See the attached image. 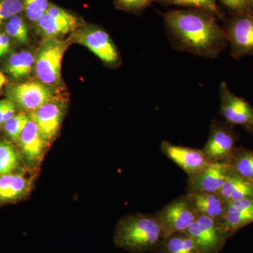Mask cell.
<instances>
[{
    "instance_id": "1",
    "label": "cell",
    "mask_w": 253,
    "mask_h": 253,
    "mask_svg": "<svg viewBox=\"0 0 253 253\" xmlns=\"http://www.w3.org/2000/svg\"><path fill=\"white\" fill-rule=\"evenodd\" d=\"M171 45L176 51L215 59L228 44L217 18L204 10L174 9L163 14Z\"/></svg>"
},
{
    "instance_id": "19",
    "label": "cell",
    "mask_w": 253,
    "mask_h": 253,
    "mask_svg": "<svg viewBox=\"0 0 253 253\" xmlns=\"http://www.w3.org/2000/svg\"><path fill=\"white\" fill-rule=\"evenodd\" d=\"M156 253H199L186 232L174 233L165 237L155 249Z\"/></svg>"
},
{
    "instance_id": "25",
    "label": "cell",
    "mask_w": 253,
    "mask_h": 253,
    "mask_svg": "<svg viewBox=\"0 0 253 253\" xmlns=\"http://www.w3.org/2000/svg\"><path fill=\"white\" fill-rule=\"evenodd\" d=\"M5 33L14 38L21 44H26L29 40V31L27 23L20 14L15 15L6 21L4 24Z\"/></svg>"
},
{
    "instance_id": "4",
    "label": "cell",
    "mask_w": 253,
    "mask_h": 253,
    "mask_svg": "<svg viewBox=\"0 0 253 253\" xmlns=\"http://www.w3.org/2000/svg\"><path fill=\"white\" fill-rule=\"evenodd\" d=\"M69 41L86 46L103 62L111 67L121 63L119 51L111 36L99 26L84 25L71 33Z\"/></svg>"
},
{
    "instance_id": "10",
    "label": "cell",
    "mask_w": 253,
    "mask_h": 253,
    "mask_svg": "<svg viewBox=\"0 0 253 253\" xmlns=\"http://www.w3.org/2000/svg\"><path fill=\"white\" fill-rule=\"evenodd\" d=\"M54 89L41 82L30 81L13 86L9 95L16 106L31 113L49 101L59 99Z\"/></svg>"
},
{
    "instance_id": "20",
    "label": "cell",
    "mask_w": 253,
    "mask_h": 253,
    "mask_svg": "<svg viewBox=\"0 0 253 253\" xmlns=\"http://www.w3.org/2000/svg\"><path fill=\"white\" fill-rule=\"evenodd\" d=\"M36 56L28 51H20L10 56L6 63V72L15 79H22L31 74L35 66Z\"/></svg>"
},
{
    "instance_id": "21",
    "label": "cell",
    "mask_w": 253,
    "mask_h": 253,
    "mask_svg": "<svg viewBox=\"0 0 253 253\" xmlns=\"http://www.w3.org/2000/svg\"><path fill=\"white\" fill-rule=\"evenodd\" d=\"M253 222V211L236 209L226 205L225 214L221 224L229 235Z\"/></svg>"
},
{
    "instance_id": "14",
    "label": "cell",
    "mask_w": 253,
    "mask_h": 253,
    "mask_svg": "<svg viewBox=\"0 0 253 253\" xmlns=\"http://www.w3.org/2000/svg\"><path fill=\"white\" fill-rule=\"evenodd\" d=\"M18 142L25 163L32 169L41 165L50 144L31 118L18 138Z\"/></svg>"
},
{
    "instance_id": "16",
    "label": "cell",
    "mask_w": 253,
    "mask_h": 253,
    "mask_svg": "<svg viewBox=\"0 0 253 253\" xmlns=\"http://www.w3.org/2000/svg\"><path fill=\"white\" fill-rule=\"evenodd\" d=\"M33 179L24 172H14L0 176V204L16 202L31 192Z\"/></svg>"
},
{
    "instance_id": "22",
    "label": "cell",
    "mask_w": 253,
    "mask_h": 253,
    "mask_svg": "<svg viewBox=\"0 0 253 253\" xmlns=\"http://www.w3.org/2000/svg\"><path fill=\"white\" fill-rule=\"evenodd\" d=\"M154 2L163 6H177L186 9L204 10L222 19L224 13L218 5L217 0H154Z\"/></svg>"
},
{
    "instance_id": "2",
    "label": "cell",
    "mask_w": 253,
    "mask_h": 253,
    "mask_svg": "<svg viewBox=\"0 0 253 253\" xmlns=\"http://www.w3.org/2000/svg\"><path fill=\"white\" fill-rule=\"evenodd\" d=\"M164 239L162 229L155 214H128L120 219L113 235L118 249L131 253L154 251Z\"/></svg>"
},
{
    "instance_id": "5",
    "label": "cell",
    "mask_w": 253,
    "mask_h": 253,
    "mask_svg": "<svg viewBox=\"0 0 253 253\" xmlns=\"http://www.w3.org/2000/svg\"><path fill=\"white\" fill-rule=\"evenodd\" d=\"M155 215L164 238L174 233L185 232L199 216L186 194L171 201Z\"/></svg>"
},
{
    "instance_id": "17",
    "label": "cell",
    "mask_w": 253,
    "mask_h": 253,
    "mask_svg": "<svg viewBox=\"0 0 253 253\" xmlns=\"http://www.w3.org/2000/svg\"><path fill=\"white\" fill-rule=\"evenodd\" d=\"M198 215L222 221L227 202L219 193H186Z\"/></svg>"
},
{
    "instance_id": "11",
    "label": "cell",
    "mask_w": 253,
    "mask_h": 253,
    "mask_svg": "<svg viewBox=\"0 0 253 253\" xmlns=\"http://www.w3.org/2000/svg\"><path fill=\"white\" fill-rule=\"evenodd\" d=\"M219 96L220 113L226 123L253 131V107L249 101L231 92L224 81L220 83Z\"/></svg>"
},
{
    "instance_id": "29",
    "label": "cell",
    "mask_w": 253,
    "mask_h": 253,
    "mask_svg": "<svg viewBox=\"0 0 253 253\" xmlns=\"http://www.w3.org/2000/svg\"><path fill=\"white\" fill-rule=\"evenodd\" d=\"M23 11L22 0H0V26Z\"/></svg>"
},
{
    "instance_id": "26",
    "label": "cell",
    "mask_w": 253,
    "mask_h": 253,
    "mask_svg": "<svg viewBox=\"0 0 253 253\" xmlns=\"http://www.w3.org/2000/svg\"><path fill=\"white\" fill-rule=\"evenodd\" d=\"M23 11L26 18L33 24L39 21L49 7V0H22Z\"/></svg>"
},
{
    "instance_id": "6",
    "label": "cell",
    "mask_w": 253,
    "mask_h": 253,
    "mask_svg": "<svg viewBox=\"0 0 253 253\" xmlns=\"http://www.w3.org/2000/svg\"><path fill=\"white\" fill-rule=\"evenodd\" d=\"M194 241L199 253H219L230 235L220 221L199 215L185 231Z\"/></svg>"
},
{
    "instance_id": "34",
    "label": "cell",
    "mask_w": 253,
    "mask_h": 253,
    "mask_svg": "<svg viewBox=\"0 0 253 253\" xmlns=\"http://www.w3.org/2000/svg\"><path fill=\"white\" fill-rule=\"evenodd\" d=\"M250 7H251V11H253V0H249Z\"/></svg>"
},
{
    "instance_id": "13",
    "label": "cell",
    "mask_w": 253,
    "mask_h": 253,
    "mask_svg": "<svg viewBox=\"0 0 253 253\" xmlns=\"http://www.w3.org/2000/svg\"><path fill=\"white\" fill-rule=\"evenodd\" d=\"M232 172L230 162L210 163L202 172L189 179L187 193H219Z\"/></svg>"
},
{
    "instance_id": "18",
    "label": "cell",
    "mask_w": 253,
    "mask_h": 253,
    "mask_svg": "<svg viewBox=\"0 0 253 253\" xmlns=\"http://www.w3.org/2000/svg\"><path fill=\"white\" fill-rule=\"evenodd\" d=\"M226 202L244 199H253V181L233 171L219 193Z\"/></svg>"
},
{
    "instance_id": "32",
    "label": "cell",
    "mask_w": 253,
    "mask_h": 253,
    "mask_svg": "<svg viewBox=\"0 0 253 253\" xmlns=\"http://www.w3.org/2000/svg\"><path fill=\"white\" fill-rule=\"evenodd\" d=\"M10 37L6 33L0 31V57L9 52L11 47Z\"/></svg>"
},
{
    "instance_id": "15",
    "label": "cell",
    "mask_w": 253,
    "mask_h": 253,
    "mask_svg": "<svg viewBox=\"0 0 253 253\" xmlns=\"http://www.w3.org/2000/svg\"><path fill=\"white\" fill-rule=\"evenodd\" d=\"M66 111V104L61 99H56L42 105L29 113L28 116L36 123L40 131L50 143L59 132Z\"/></svg>"
},
{
    "instance_id": "31",
    "label": "cell",
    "mask_w": 253,
    "mask_h": 253,
    "mask_svg": "<svg viewBox=\"0 0 253 253\" xmlns=\"http://www.w3.org/2000/svg\"><path fill=\"white\" fill-rule=\"evenodd\" d=\"M226 8L236 14L251 12L249 0H219Z\"/></svg>"
},
{
    "instance_id": "24",
    "label": "cell",
    "mask_w": 253,
    "mask_h": 253,
    "mask_svg": "<svg viewBox=\"0 0 253 253\" xmlns=\"http://www.w3.org/2000/svg\"><path fill=\"white\" fill-rule=\"evenodd\" d=\"M230 163L234 172L242 177L253 181V151L237 149L231 158Z\"/></svg>"
},
{
    "instance_id": "28",
    "label": "cell",
    "mask_w": 253,
    "mask_h": 253,
    "mask_svg": "<svg viewBox=\"0 0 253 253\" xmlns=\"http://www.w3.org/2000/svg\"><path fill=\"white\" fill-rule=\"evenodd\" d=\"M152 3L154 0H114L116 9L133 14H140Z\"/></svg>"
},
{
    "instance_id": "3",
    "label": "cell",
    "mask_w": 253,
    "mask_h": 253,
    "mask_svg": "<svg viewBox=\"0 0 253 253\" xmlns=\"http://www.w3.org/2000/svg\"><path fill=\"white\" fill-rule=\"evenodd\" d=\"M69 39L44 38L36 55L35 73L40 82L56 87L61 83V63L71 44Z\"/></svg>"
},
{
    "instance_id": "8",
    "label": "cell",
    "mask_w": 253,
    "mask_h": 253,
    "mask_svg": "<svg viewBox=\"0 0 253 253\" xmlns=\"http://www.w3.org/2000/svg\"><path fill=\"white\" fill-rule=\"evenodd\" d=\"M236 150L235 134L230 124L212 121L209 137L202 149L208 161L230 162Z\"/></svg>"
},
{
    "instance_id": "9",
    "label": "cell",
    "mask_w": 253,
    "mask_h": 253,
    "mask_svg": "<svg viewBox=\"0 0 253 253\" xmlns=\"http://www.w3.org/2000/svg\"><path fill=\"white\" fill-rule=\"evenodd\" d=\"M224 29L233 57L241 59L253 55V13L236 14Z\"/></svg>"
},
{
    "instance_id": "7",
    "label": "cell",
    "mask_w": 253,
    "mask_h": 253,
    "mask_svg": "<svg viewBox=\"0 0 253 253\" xmlns=\"http://www.w3.org/2000/svg\"><path fill=\"white\" fill-rule=\"evenodd\" d=\"M84 21L73 11L50 2L49 7L35 25L44 38H60L84 26Z\"/></svg>"
},
{
    "instance_id": "33",
    "label": "cell",
    "mask_w": 253,
    "mask_h": 253,
    "mask_svg": "<svg viewBox=\"0 0 253 253\" xmlns=\"http://www.w3.org/2000/svg\"><path fill=\"white\" fill-rule=\"evenodd\" d=\"M6 78L5 77L4 75L0 71V90H1V88L3 87V86L6 84Z\"/></svg>"
},
{
    "instance_id": "30",
    "label": "cell",
    "mask_w": 253,
    "mask_h": 253,
    "mask_svg": "<svg viewBox=\"0 0 253 253\" xmlns=\"http://www.w3.org/2000/svg\"><path fill=\"white\" fill-rule=\"evenodd\" d=\"M16 105L10 99L0 100V126L16 114Z\"/></svg>"
},
{
    "instance_id": "27",
    "label": "cell",
    "mask_w": 253,
    "mask_h": 253,
    "mask_svg": "<svg viewBox=\"0 0 253 253\" xmlns=\"http://www.w3.org/2000/svg\"><path fill=\"white\" fill-rule=\"evenodd\" d=\"M30 117L24 113L15 114L4 124V129L6 135L11 140L18 141V138L28 121Z\"/></svg>"
},
{
    "instance_id": "12",
    "label": "cell",
    "mask_w": 253,
    "mask_h": 253,
    "mask_svg": "<svg viewBox=\"0 0 253 253\" xmlns=\"http://www.w3.org/2000/svg\"><path fill=\"white\" fill-rule=\"evenodd\" d=\"M161 150L186 173L189 179L198 175L210 163L202 150L173 144L166 140L161 141Z\"/></svg>"
},
{
    "instance_id": "23",
    "label": "cell",
    "mask_w": 253,
    "mask_h": 253,
    "mask_svg": "<svg viewBox=\"0 0 253 253\" xmlns=\"http://www.w3.org/2000/svg\"><path fill=\"white\" fill-rule=\"evenodd\" d=\"M19 166V154L14 146L7 141H0V176L16 172Z\"/></svg>"
}]
</instances>
